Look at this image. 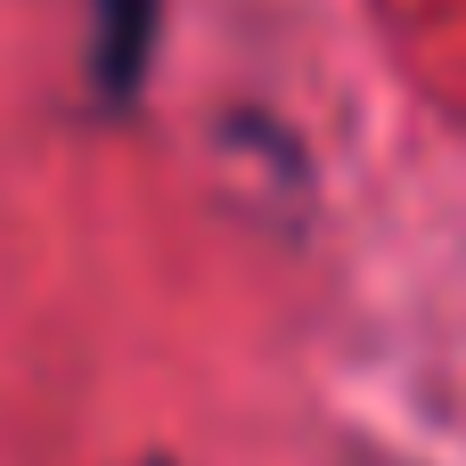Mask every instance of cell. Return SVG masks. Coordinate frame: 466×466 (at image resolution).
<instances>
[{
  "label": "cell",
  "mask_w": 466,
  "mask_h": 466,
  "mask_svg": "<svg viewBox=\"0 0 466 466\" xmlns=\"http://www.w3.org/2000/svg\"><path fill=\"white\" fill-rule=\"evenodd\" d=\"M147 49H156V0H98V98L106 106L139 98Z\"/></svg>",
  "instance_id": "6da1fadb"
}]
</instances>
